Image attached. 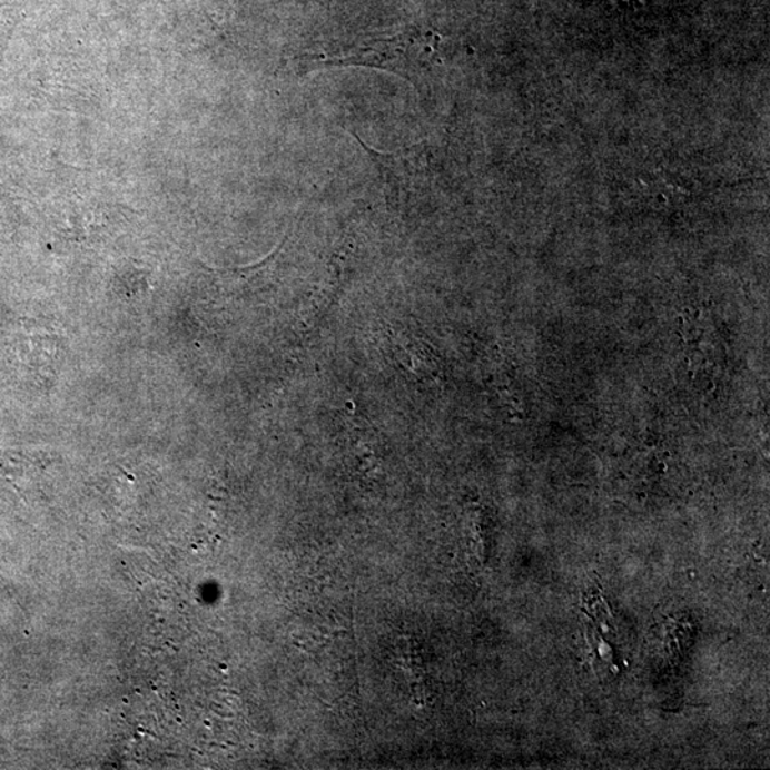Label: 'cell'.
Masks as SVG:
<instances>
[{"instance_id": "6da1fadb", "label": "cell", "mask_w": 770, "mask_h": 770, "mask_svg": "<svg viewBox=\"0 0 770 770\" xmlns=\"http://www.w3.org/2000/svg\"><path fill=\"white\" fill-rule=\"evenodd\" d=\"M441 38L434 32L412 30L398 37L377 40L362 48L349 50L339 56H304L303 69L344 68L362 66L387 70L414 85L423 82L424 76L432 72L438 60Z\"/></svg>"}, {"instance_id": "7a4b0ae2", "label": "cell", "mask_w": 770, "mask_h": 770, "mask_svg": "<svg viewBox=\"0 0 770 770\" xmlns=\"http://www.w3.org/2000/svg\"><path fill=\"white\" fill-rule=\"evenodd\" d=\"M357 138V136H356ZM359 146L367 151L376 165L379 177L387 187L388 195L399 199L428 179V161L419 146L398 151L372 149L366 141L357 138Z\"/></svg>"}, {"instance_id": "3957f363", "label": "cell", "mask_w": 770, "mask_h": 770, "mask_svg": "<svg viewBox=\"0 0 770 770\" xmlns=\"http://www.w3.org/2000/svg\"><path fill=\"white\" fill-rule=\"evenodd\" d=\"M392 346L398 363L419 379H433L438 376V359L432 347L409 334H394Z\"/></svg>"}, {"instance_id": "277c9868", "label": "cell", "mask_w": 770, "mask_h": 770, "mask_svg": "<svg viewBox=\"0 0 770 770\" xmlns=\"http://www.w3.org/2000/svg\"><path fill=\"white\" fill-rule=\"evenodd\" d=\"M399 663H402L405 677L409 687H412V692L418 703L423 702L424 698V668L422 652L418 651L417 642H414L412 638L404 640L402 648H399Z\"/></svg>"}]
</instances>
